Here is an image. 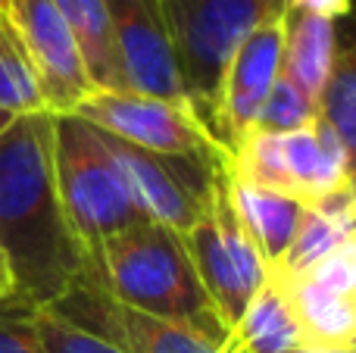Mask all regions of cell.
Returning <instances> with one entry per match:
<instances>
[{"instance_id":"cell-1","label":"cell","mask_w":356,"mask_h":353,"mask_svg":"<svg viewBox=\"0 0 356 353\" xmlns=\"http://www.w3.org/2000/svg\"><path fill=\"white\" fill-rule=\"evenodd\" d=\"M0 263L29 310L54 306L85 272L56 188L54 113H25L0 131Z\"/></svg>"},{"instance_id":"cell-2","label":"cell","mask_w":356,"mask_h":353,"mask_svg":"<svg viewBox=\"0 0 356 353\" xmlns=\"http://www.w3.org/2000/svg\"><path fill=\"white\" fill-rule=\"evenodd\" d=\"M85 269L131 310L194 329L219 344L232 341V329L209 300L181 235L169 225L141 216L104 244L97 266Z\"/></svg>"},{"instance_id":"cell-3","label":"cell","mask_w":356,"mask_h":353,"mask_svg":"<svg viewBox=\"0 0 356 353\" xmlns=\"http://www.w3.org/2000/svg\"><path fill=\"white\" fill-rule=\"evenodd\" d=\"M54 169L63 213L85 254V266H97L104 244L131 229L141 213L100 131L75 113L54 116Z\"/></svg>"},{"instance_id":"cell-4","label":"cell","mask_w":356,"mask_h":353,"mask_svg":"<svg viewBox=\"0 0 356 353\" xmlns=\"http://www.w3.org/2000/svg\"><path fill=\"white\" fill-rule=\"evenodd\" d=\"M160 10L184 104L207 125L232 56L259 25L282 16L284 0H160Z\"/></svg>"},{"instance_id":"cell-5","label":"cell","mask_w":356,"mask_h":353,"mask_svg":"<svg viewBox=\"0 0 356 353\" xmlns=\"http://www.w3.org/2000/svg\"><path fill=\"white\" fill-rule=\"evenodd\" d=\"M188 256L207 288L213 306L219 310L222 322L234 329L244 306L266 281L269 269L259 260L253 241L247 238L238 213L232 204V172L228 156L216 169L207 194L200 204V216L181 235Z\"/></svg>"},{"instance_id":"cell-6","label":"cell","mask_w":356,"mask_h":353,"mask_svg":"<svg viewBox=\"0 0 356 353\" xmlns=\"http://www.w3.org/2000/svg\"><path fill=\"white\" fill-rule=\"evenodd\" d=\"M0 22L29 60L47 113H75L79 104L97 94L79 44L54 0H0Z\"/></svg>"},{"instance_id":"cell-7","label":"cell","mask_w":356,"mask_h":353,"mask_svg":"<svg viewBox=\"0 0 356 353\" xmlns=\"http://www.w3.org/2000/svg\"><path fill=\"white\" fill-rule=\"evenodd\" d=\"M75 116L94 129L160 156H213L219 144L188 104L135 91H97L79 104Z\"/></svg>"},{"instance_id":"cell-8","label":"cell","mask_w":356,"mask_h":353,"mask_svg":"<svg viewBox=\"0 0 356 353\" xmlns=\"http://www.w3.org/2000/svg\"><path fill=\"white\" fill-rule=\"evenodd\" d=\"M47 310L106 338L125 353H241L234 341L219 344L194 329H184V325L166 322V319L147 316V313L119 304L88 269Z\"/></svg>"},{"instance_id":"cell-9","label":"cell","mask_w":356,"mask_h":353,"mask_svg":"<svg viewBox=\"0 0 356 353\" xmlns=\"http://www.w3.org/2000/svg\"><path fill=\"white\" fill-rule=\"evenodd\" d=\"M284 54V13L263 22L232 56L222 75L216 106L209 113V135L225 154H232L253 131L259 110L282 72Z\"/></svg>"},{"instance_id":"cell-10","label":"cell","mask_w":356,"mask_h":353,"mask_svg":"<svg viewBox=\"0 0 356 353\" xmlns=\"http://www.w3.org/2000/svg\"><path fill=\"white\" fill-rule=\"evenodd\" d=\"M125 88L184 104L172 41L160 0H106Z\"/></svg>"},{"instance_id":"cell-11","label":"cell","mask_w":356,"mask_h":353,"mask_svg":"<svg viewBox=\"0 0 356 353\" xmlns=\"http://www.w3.org/2000/svg\"><path fill=\"white\" fill-rule=\"evenodd\" d=\"M282 154L288 166L291 194L303 204L353 185V150L341 144L334 129L316 116L309 129L282 135Z\"/></svg>"},{"instance_id":"cell-12","label":"cell","mask_w":356,"mask_h":353,"mask_svg":"<svg viewBox=\"0 0 356 353\" xmlns=\"http://www.w3.org/2000/svg\"><path fill=\"white\" fill-rule=\"evenodd\" d=\"M228 172H232V169H228ZM232 204H234V213H238L241 225H244L247 238H250L253 247H257L259 260L266 263L269 272H278L284 254H288L291 241H294V235H297V229H300L307 204L297 200L294 194L238 181L234 175H232Z\"/></svg>"},{"instance_id":"cell-13","label":"cell","mask_w":356,"mask_h":353,"mask_svg":"<svg viewBox=\"0 0 356 353\" xmlns=\"http://www.w3.org/2000/svg\"><path fill=\"white\" fill-rule=\"evenodd\" d=\"M356 241V194L353 185L332 191L325 197L307 204L297 229L294 241H291L288 254L282 260V269L275 275L282 279H297L303 275L309 266L322 260V256L334 254L338 247Z\"/></svg>"},{"instance_id":"cell-14","label":"cell","mask_w":356,"mask_h":353,"mask_svg":"<svg viewBox=\"0 0 356 353\" xmlns=\"http://www.w3.org/2000/svg\"><path fill=\"white\" fill-rule=\"evenodd\" d=\"M232 341L241 353H297L307 347L291 304V288L282 275H266V281L257 288L241 319L234 322Z\"/></svg>"},{"instance_id":"cell-15","label":"cell","mask_w":356,"mask_h":353,"mask_svg":"<svg viewBox=\"0 0 356 353\" xmlns=\"http://www.w3.org/2000/svg\"><path fill=\"white\" fill-rule=\"evenodd\" d=\"M338 47V22L309 16V13H284L282 75L294 81L309 100H319V91L332 72Z\"/></svg>"},{"instance_id":"cell-16","label":"cell","mask_w":356,"mask_h":353,"mask_svg":"<svg viewBox=\"0 0 356 353\" xmlns=\"http://www.w3.org/2000/svg\"><path fill=\"white\" fill-rule=\"evenodd\" d=\"M54 6L66 19L69 31L79 44L94 88L97 91H129L122 79V66H119L116 35H113L106 0H54Z\"/></svg>"},{"instance_id":"cell-17","label":"cell","mask_w":356,"mask_h":353,"mask_svg":"<svg viewBox=\"0 0 356 353\" xmlns=\"http://www.w3.org/2000/svg\"><path fill=\"white\" fill-rule=\"evenodd\" d=\"M288 281V279H284ZM291 304L307 344H328V347H353L356 335V294H338L319 288L313 281H288Z\"/></svg>"},{"instance_id":"cell-18","label":"cell","mask_w":356,"mask_h":353,"mask_svg":"<svg viewBox=\"0 0 356 353\" xmlns=\"http://www.w3.org/2000/svg\"><path fill=\"white\" fill-rule=\"evenodd\" d=\"M319 119L334 129L347 150H356V56L350 44H341L325 85L316 100Z\"/></svg>"},{"instance_id":"cell-19","label":"cell","mask_w":356,"mask_h":353,"mask_svg":"<svg viewBox=\"0 0 356 353\" xmlns=\"http://www.w3.org/2000/svg\"><path fill=\"white\" fill-rule=\"evenodd\" d=\"M228 169H232V175L238 181L291 194L288 166H284V154H282V138H275V135H257V131H250L228 154Z\"/></svg>"},{"instance_id":"cell-20","label":"cell","mask_w":356,"mask_h":353,"mask_svg":"<svg viewBox=\"0 0 356 353\" xmlns=\"http://www.w3.org/2000/svg\"><path fill=\"white\" fill-rule=\"evenodd\" d=\"M0 110L10 116L47 113L35 72L3 22H0Z\"/></svg>"},{"instance_id":"cell-21","label":"cell","mask_w":356,"mask_h":353,"mask_svg":"<svg viewBox=\"0 0 356 353\" xmlns=\"http://www.w3.org/2000/svg\"><path fill=\"white\" fill-rule=\"evenodd\" d=\"M319 110H316V100H309L294 81H288L282 72H278L275 85H272L269 97H266L263 110H259L257 122H253V131L257 135H291V131L309 129L316 122Z\"/></svg>"},{"instance_id":"cell-22","label":"cell","mask_w":356,"mask_h":353,"mask_svg":"<svg viewBox=\"0 0 356 353\" xmlns=\"http://www.w3.org/2000/svg\"><path fill=\"white\" fill-rule=\"evenodd\" d=\"M31 322H35L44 353H125L106 338L69 322L54 310H31Z\"/></svg>"},{"instance_id":"cell-23","label":"cell","mask_w":356,"mask_h":353,"mask_svg":"<svg viewBox=\"0 0 356 353\" xmlns=\"http://www.w3.org/2000/svg\"><path fill=\"white\" fill-rule=\"evenodd\" d=\"M297 279L313 281V285L338 291V294H356V241L338 247L334 254L322 256L316 266H309ZM297 279H291V281H297Z\"/></svg>"},{"instance_id":"cell-24","label":"cell","mask_w":356,"mask_h":353,"mask_svg":"<svg viewBox=\"0 0 356 353\" xmlns=\"http://www.w3.org/2000/svg\"><path fill=\"white\" fill-rule=\"evenodd\" d=\"M0 353H44L31 310L19 300H0Z\"/></svg>"},{"instance_id":"cell-25","label":"cell","mask_w":356,"mask_h":353,"mask_svg":"<svg viewBox=\"0 0 356 353\" xmlns=\"http://www.w3.org/2000/svg\"><path fill=\"white\" fill-rule=\"evenodd\" d=\"M284 13H309L338 22L350 13V0H284Z\"/></svg>"},{"instance_id":"cell-26","label":"cell","mask_w":356,"mask_h":353,"mask_svg":"<svg viewBox=\"0 0 356 353\" xmlns=\"http://www.w3.org/2000/svg\"><path fill=\"white\" fill-rule=\"evenodd\" d=\"M297 353H356V347H328V344H307Z\"/></svg>"},{"instance_id":"cell-27","label":"cell","mask_w":356,"mask_h":353,"mask_svg":"<svg viewBox=\"0 0 356 353\" xmlns=\"http://www.w3.org/2000/svg\"><path fill=\"white\" fill-rule=\"evenodd\" d=\"M0 300H16L10 291V279H6V272H3V263H0Z\"/></svg>"},{"instance_id":"cell-28","label":"cell","mask_w":356,"mask_h":353,"mask_svg":"<svg viewBox=\"0 0 356 353\" xmlns=\"http://www.w3.org/2000/svg\"><path fill=\"white\" fill-rule=\"evenodd\" d=\"M13 119H16V116H10V113H3V110H0V131H3L6 125L13 122Z\"/></svg>"}]
</instances>
